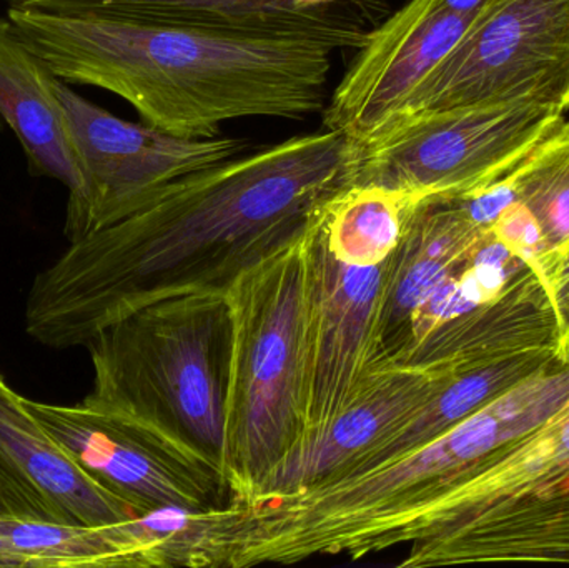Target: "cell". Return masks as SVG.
<instances>
[{"label":"cell","mask_w":569,"mask_h":568,"mask_svg":"<svg viewBox=\"0 0 569 568\" xmlns=\"http://www.w3.org/2000/svg\"><path fill=\"white\" fill-rule=\"evenodd\" d=\"M353 139L295 136L190 173L123 219L70 243L40 272L26 330L52 349L87 347L136 310L186 293L226 296L237 277L347 186Z\"/></svg>","instance_id":"6da1fadb"},{"label":"cell","mask_w":569,"mask_h":568,"mask_svg":"<svg viewBox=\"0 0 569 568\" xmlns=\"http://www.w3.org/2000/svg\"><path fill=\"white\" fill-rule=\"evenodd\" d=\"M7 17L53 76L109 90L176 136L216 137L229 120L305 119L327 106L335 49L320 40L17 7Z\"/></svg>","instance_id":"7a4b0ae2"},{"label":"cell","mask_w":569,"mask_h":568,"mask_svg":"<svg viewBox=\"0 0 569 568\" xmlns=\"http://www.w3.org/2000/svg\"><path fill=\"white\" fill-rule=\"evenodd\" d=\"M569 397V353L458 423L393 459L283 496L239 502L230 568L365 559L405 546L413 524L455 487L547 423Z\"/></svg>","instance_id":"3957f363"},{"label":"cell","mask_w":569,"mask_h":568,"mask_svg":"<svg viewBox=\"0 0 569 568\" xmlns=\"http://www.w3.org/2000/svg\"><path fill=\"white\" fill-rule=\"evenodd\" d=\"M93 389L83 402L139 426L177 466L230 496L226 296L186 293L136 310L93 337Z\"/></svg>","instance_id":"277c9868"},{"label":"cell","mask_w":569,"mask_h":568,"mask_svg":"<svg viewBox=\"0 0 569 568\" xmlns=\"http://www.w3.org/2000/svg\"><path fill=\"white\" fill-rule=\"evenodd\" d=\"M313 217L226 292V469L236 502L256 494L307 429Z\"/></svg>","instance_id":"5b68a950"},{"label":"cell","mask_w":569,"mask_h":568,"mask_svg":"<svg viewBox=\"0 0 569 568\" xmlns=\"http://www.w3.org/2000/svg\"><path fill=\"white\" fill-rule=\"evenodd\" d=\"M567 110L525 102L443 112L400 113L355 142L348 183H371L425 197H453L523 159Z\"/></svg>","instance_id":"8992f818"},{"label":"cell","mask_w":569,"mask_h":568,"mask_svg":"<svg viewBox=\"0 0 569 568\" xmlns=\"http://www.w3.org/2000/svg\"><path fill=\"white\" fill-rule=\"evenodd\" d=\"M525 100L569 109V0H505L488 10L395 116Z\"/></svg>","instance_id":"52a82bcc"},{"label":"cell","mask_w":569,"mask_h":568,"mask_svg":"<svg viewBox=\"0 0 569 568\" xmlns=\"http://www.w3.org/2000/svg\"><path fill=\"white\" fill-rule=\"evenodd\" d=\"M79 150L83 189L67 203L70 243L136 212L177 180L250 150L236 137H183L119 119L57 80Z\"/></svg>","instance_id":"ba28073f"},{"label":"cell","mask_w":569,"mask_h":568,"mask_svg":"<svg viewBox=\"0 0 569 568\" xmlns=\"http://www.w3.org/2000/svg\"><path fill=\"white\" fill-rule=\"evenodd\" d=\"M318 212V210H317ZM390 259L377 266L341 262L328 250L313 217V300L305 437L327 429L381 367Z\"/></svg>","instance_id":"9c48e42d"},{"label":"cell","mask_w":569,"mask_h":568,"mask_svg":"<svg viewBox=\"0 0 569 568\" xmlns=\"http://www.w3.org/2000/svg\"><path fill=\"white\" fill-rule=\"evenodd\" d=\"M477 19L447 9L440 0H408L358 47L321 112L323 129L355 142L367 139L403 109Z\"/></svg>","instance_id":"30bf717a"},{"label":"cell","mask_w":569,"mask_h":568,"mask_svg":"<svg viewBox=\"0 0 569 568\" xmlns=\"http://www.w3.org/2000/svg\"><path fill=\"white\" fill-rule=\"evenodd\" d=\"M30 416L96 482L137 512L156 507L209 510L232 496L177 466L139 426L119 413L80 402L50 406L23 399Z\"/></svg>","instance_id":"8fae6325"},{"label":"cell","mask_w":569,"mask_h":568,"mask_svg":"<svg viewBox=\"0 0 569 568\" xmlns=\"http://www.w3.org/2000/svg\"><path fill=\"white\" fill-rule=\"evenodd\" d=\"M460 369L415 363L381 367L327 429L301 440L284 457L249 500L307 489L357 469Z\"/></svg>","instance_id":"7c38bea8"},{"label":"cell","mask_w":569,"mask_h":568,"mask_svg":"<svg viewBox=\"0 0 569 568\" xmlns=\"http://www.w3.org/2000/svg\"><path fill=\"white\" fill-rule=\"evenodd\" d=\"M137 516L67 456L0 377V517L107 527Z\"/></svg>","instance_id":"4fadbf2b"},{"label":"cell","mask_w":569,"mask_h":568,"mask_svg":"<svg viewBox=\"0 0 569 568\" xmlns=\"http://www.w3.org/2000/svg\"><path fill=\"white\" fill-rule=\"evenodd\" d=\"M10 7L62 16H103L233 32L276 33L357 50L367 39V7L303 6L297 0H12Z\"/></svg>","instance_id":"5bb4252c"},{"label":"cell","mask_w":569,"mask_h":568,"mask_svg":"<svg viewBox=\"0 0 569 568\" xmlns=\"http://www.w3.org/2000/svg\"><path fill=\"white\" fill-rule=\"evenodd\" d=\"M483 562L569 564V477L538 496L410 544L398 567Z\"/></svg>","instance_id":"9a60e30c"},{"label":"cell","mask_w":569,"mask_h":568,"mask_svg":"<svg viewBox=\"0 0 569 568\" xmlns=\"http://www.w3.org/2000/svg\"><path fill=\"white\" fill-rule=\"evenodd\" d=\"M487 232L471 222L453 197H430L415 210L390 257L381 322L388 362H401L415 312L465 266Z\"/></svg>","instance_id":"2e32d148"},{"label":"cell","mask_w":569,"mask_h":568,"mask_svg":"<svg viewBox=\"0 0 569 568\" xmlns=\"http://www.w3.org/2000/svg\"><path fill=\"white\" fill-rule=\"evenodd\" d=\"M57 80L9 17H0V117L19 139L30 172L59 180L72 200L82 192L83 172Z\"/></svg>","instance_id":"e0dca14e"},{"label":"cell","mask_w":569,"mask_h":568,"mask_svg":"<svg viewBox=\"0 0 569 568\" xmlns=\"http://www.w3.org/2000/svg\"><path fill=\"white\" fill-rule=\"evenodd\" d=\"M568 477L569 397L540 429L435 502L413 524L407 544L453 529L525 497L538 496Z\"/></svg>","instance_id":"ac0fdd59"},{"label":"cell","mask_w":569,"mask_h":568,"mask_svg":"<svg viewBox=\"0 0 569 568\" xmlns=\"http://www.w3.org/2000/svg\"><path fill=\"white\" fill-rule=\"evenodd\" d=\"M557 346L533 347L510 356L498 357L477 366L461 367L440 390L421 407L380 449L375 450L357 469L393 459L408 450L417 449L463 420L470 419L485 407L520 386L548 366L557 356Z\"/></svg>","instance_id":"d6986e66"},{"label":"cell","mask_w":569,"mask_h":568,"mask_svg":"<svg viewBox=\"0 0 569 568\" xmlns=\"http://www.w3.org/2000/svg\"><path fill=\"white\" fill-rule=\"evenodd\" d=\"M239 502L209 510L156 507L117 524L130 568H230Z\"/></svg>","instance_id":"ffe728a7"},{"label":"cell","mask_w":569,"mask_h":568,"mask_svg":"<svg viewBox=\"0 0 569 568\" xmlns=\"http://www.w3.org/2000/svg\"><path fill=\"white\" fill-rule=\"evenodd\" d=\"M430 197L371 183H347L317 212L328 250L341 262L377 266L390 259L415 210Z\"/></svg>","instance_id":"44dd1931"},{"label":"cell","mask_w":569,"mask_h":568,"mask_svg":"<svg viewBox=\"0 0 569 568\" xmlns=\"http://www.w3.org/2000/svg\"><path fill=\"white\" fill-rule=\"evenodd\" d=\"M0 567L129 568V559L116 526H67L0 517Z\"/></svg>","instance_id":"7402d4cb"},{"label":"cell","mask_w":569,"mask_h":568,"mask_svg":"<svg viewBox=\"0 0 569 568\" xmlns=\"http://www.w3.org/2000/svg\"><path fill=\"white\" fill-rule=\"evenodd\" d=\"M517 203L540 226L543 257L537 276L569 243V122H561L511 167Z\"/></svg>","instance_id":"603a6c76"},{"label":"cell","mask_w":569,"mask_h":568,"mask_svg":"<svg viewBox=\"0 0 569 568\" xmlns=\"http://www.w3.org/2000/svg\"><path fill=\"white\" fill-rule=\"evenodd\" d=\"M541 282L550 293L555 313L560 323V333L563 336L569 330V243L548 263L541 276Z\"/></svg>","instance_id":"cb8c5ba5"},{"label":"cell","mask_w":569,"mask_h":568,"mask_svg":"<svg viewBox=\"0 0 569 568\" xmlns=\"http://www.w3.org/2000/svg\"><path fill=\"white\" fill-rule=\"evenodd\" d=\"M447 9L453 10V12L460 13L465 17H477L483 16L488 10L493 7L500 6L505 0H440Z\"/></svg>","instance_id":"d4e9b609"},{"label":"cell","mask_w":569,"mask_h":568,"mask_svg":"<svg viewBox=\"0 0 569 568\" xmlns=\"http://www.w3.org/2000/svg\"><path fill=\"white\" fill-rule=\"evenodd\" d=\"M303 6L320 7V6H340V3H353V6L367 7L370 9V0H297Z\"/></svg>","instance_id":"484cf974"}]
</instances>
